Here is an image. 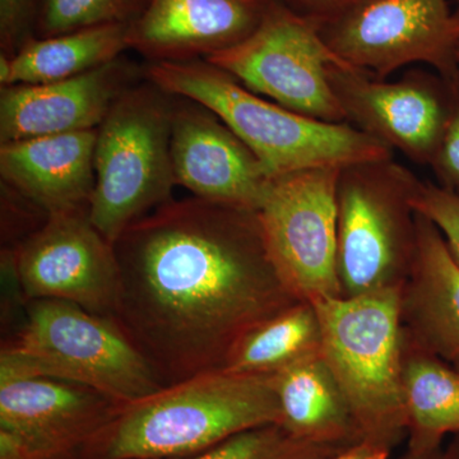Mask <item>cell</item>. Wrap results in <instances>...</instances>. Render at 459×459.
<instances>
[{
	"label": "cell",
	"mask_w": 459,
	"mask_h": 459,
	"mask_svg": "<svg viewBox=\"0 0 459 459\" xmlns=\"http://www.w3.org/2000/svg\"><path fill=\"white\" fill-rule=\"evenodd\" d=\"M340 170L333 166L272 178L256 211L272 261L300 300L342 298L337 272Z\"/></svg>",
	"instance_id": "10"
},
{
	"label": "cell",
	"mask_w": 459,
	"mask_h": 459,
	"mask_svg": "<svg viewBox=\"0 0 459 459\" xmlns=\"http://www.w3.org/2000/svg\"><path fill=\"white\" fill-rule=\"evenodd\" d=\"M401 382L407 418V448H439L446 435L459 434V371L413 342L404 331Z\"/></svg>",
	"instance_id": "20"
},
{
	"label": "cell",
	"mask_w": 459,
	"mask_h": 459,
	"mask_svg": "<svg viewBox=\"0 0 459 459\" xmlns=\"http://www.w3.org/2000/svg\"><path fill=\"white\" fill-rule=\"evenodd\" d=\"M446 459H459V434L453 435L451 442L444 448Z\"/></svg>",
	"instance_id": "32"
},
{
	"label": "cell",
	"mask_w": 459,
	"mask_h": 459,
	"mask_svg": "<svg viewBox=\"0 0 459 459\" xmlns=\"http://www.w3.org/2000/svg\"><path fill=\"white\" fill-rule=\"evenodd\" d=\"M455 9H453L455 11V17L459 20V0H455Z\"/></svg>",
	"instance_id": "33"
},
{
	"label": "cell",
	"mask_w": 459,
	"mask_h": 459,
	"mask_svg": "<svg viewBox=\"0 0 459 459\" xmlns=\"http://www.w3.org/2000/svg\"><path fill=\"white\" fill-rule=\"evenodd\" d=\"M170 151L177 184L193 197L258 211L272 178L212 110L174 96Z\"/></svg>",
	"instance_id": "13"
},
{
	"label": "cell",
	"mask_w": 459,
	"mask_h": 459,
	"mask_svg": "<svg viewBox=\"0 0 459 459\" xmlns=\"http://www.w3.org/2000/svg\"><path fill=\"white\" fill-rule=\"evenodd\" d=\"M131 25L115 23L30 39L9 57L4 86L56 82L87 74L124 56L129 49Z\"/></svg>",
	"instance_id": "21"
},
{
	"label": "cell",
	"mask_w": 459,
	"mask_h": 459,
	"mask_svg": "<svg viewBox=\"0 0 459 459\" xmlns=\"http://www.w3.org/2000/svg\"><path fill=\"white\" fill-rule=\"evenodd\" d=\"M457 57H458V63H459V48H458V51H457Z\"/></svg>",
	"instance_id": "34"
},
{
	"label": "cell",
	"mask_w": 459,
	"mask_h": 459,
	"mask_svg": "<svg viewBox=\"0 0 459 459\" xmlns=\"http://www.w3.org/2000/svg\"><path fill=\"white\" fill-rule=\"evenodd\" d=\"M150 0H41L32 38L45 39L90 27L132 25Z\"/></svg>",
	"instance_id": "23"
},
{
	"label": "cell",
	"mask_w": 459,
	"mask_h": 459,
	"mask_svg": "<svg viewBox=\"0 0 459 459\" xmlns=\"http://www.w3.org/2000/svg\"><path fill=\"white\" fill-rule=\"evenodd\" d=\"M319 32L342 62L380 80L412 63L444 80L459 69V20L448 0H361Z\"/></svg>",
	"instance_id": "9"
},
{
	"label": "cell",
	"mask_w": 459,
	"mask_h": 459,
	"mask_svg": "<svg viewBox=\"0 0 459 459\" xmlns=\"http://www.w3.org/2000/svg\"><path fill=\"white\" fill-rule=\"evenodd\" d=\"M17 336L3 344L0 380L47 377L89 386L117 403L164 388L146 356L114 319L68 301H27Z\"/></svg>",
	"instance_id": "4"
},
{
	"label": "cell",
	"mask_w": 459,
	"mask_h": 459,
	"mask_svg": "<svg viewBox=\"0 0 459 459\" xmlns=\"http://www.w3.org/2000/svg\"><path fill=\"white\" fill-rule=\"evenodd\" d=\"M416 212L427 217L442 232L459 264V195L439 184L416 178L411 195Z\"/></svg>",
	"instance_id": "25"
},
{
	"label": "cell",
	"mask_w": 459,
	"mask_h": 459,
	"mask_svg": "<svg viewBox=\"0 0 459 459\" xmlns=\"http://www.w3.org/2000/svg\"><path fill=\"white\" fill-rule=\"evenodd\" d=\"M418 247L401 289L404 333L459 371V264L430 220L416 212Z\"/></svg>",
	"instance_id": "18"
},
{
	"label": "cell",
	"mask_w": 459,
	"mask_h": 459,
	"mask_svg": "<svg viewBox=\"0 0 459 459\" xmlns=\"http://www.w3.org/2000/svg\"><path fill=\"white\" fill-rule=\"evenodd\" d=\"M41 0H0V48L12 57L30 39Z\"/></svg>",
	"instance_id": "27"
},
{
	"label": "cell",
	"mask_w": 459,
	"mask_h": 459,
	"mask_svg": "<svg viewBox=\"0 0 459 459\" xmlns=\"http://www.w3.org/2000/svg\"><path fill=\"white\" fill-rule=\"evenodd\" d=\"M204 60L294 113L346 123L327 74L329 65L344 62L323 41L316 23L281 0L247 40Z\"/></svg>",
	"instance_id": "8"
},
{
	"label": "cell",
	"mask_w": 459,
	"mask_h": 459,
	"mask_svg": "<svg viewBox=\"0 0 459 459\" xmlns=\"http://www.w3.org/2000/svg\"><path fill=\"white\" fill-rule=\"evenodd\" d=\"M341 453L343 452L305 442L281 425L271 424L234 435L207 451L166 459H325Z\"/></svg>",
	"instance_id": "24"
},
{
	"label": "cell",
	"mask_w": 459,
	"mask_h": 459,
	"mask_svg": "<svg viewBox=\"0 0 459 459\" xmlns=\"http://www.w3.org/2000/svg\"><path fill=\"white\" fill-rule=\"evenodd\" d=\"M5 261L26 301H68L113 319L119 303L120 268L114 246L89 212L51 214Z\"/></svg>",
	"instance_id": "11"
},
{
	"label": "cell",
	"mask_w": 459,
	"mask_h": 459,
	"mask_svg": "<svg viewBox=\"0 0 459 459\" xmlns=\"http://www.w3.org/2000/svg\"><path fill=\"white\" fill-rule=\"evenodd\" d=\"M172 107L174 95L144 77L115 102L96 129L89 216L111 244L172 201L178 186L170 151Z\"/></svg>",
	"instance_id": "6"
},
{
	"label": "cell",
	"mask_w": 459,
	"mask_h": 459,
	"mask_svg": "<svg viewBox=\"0 0 459 459\" xmlns=\"http://www.w3.org/2000/svg\"><path fill=\"white\" fill-rule=\"evenodd\" d=\"M416 178L394 157L341 168L337 272L342 298L402 289L406 282L418 247L411 204Z\"/></svg>",
	"instance_id": "7"
},
{
	"label": "cell",
	"mask_w": 459,
	"mask_h": 459,
	"mask_svg": "<svg viewBox=\"0 0 459 459\" xmlns=\"http://www.w3.org/2000/svg\"><path fill=\"white\" fill-rule=\"evenodd\" d=\"M144 75L166 92L197 101L219 115L270 178L394 157L391 148L351 124L294 113L246 89L204 59L147 63Z\"/></svg>",
	"instance_id": "3"
},
{
	"label": "cell",
	"mask_w": 459,
	"mask_h": 459,
	"mask_svg": "<svg viewBox=\"0 0 459 459\" xmlns=\"http://www.w3.org/2000/svg\"><path fill=\"white\" fill-rule=\"evenodd\" d=\"M322 356L342 389L362 442L394 451L407 437L401 382V289L313 301Z\"/></svg>",
	"instance_id": "5"
},
{
	"label": "cell",
	"mask_w": 459,
	"mask_h": 459,
	"mask_svg": "<svg viewBox=\"0 0 459 459\" xmlns=\"http://www.w3.org/2000/svg\"><path fill=\"white\" fill-rule=\"evenodd\" d=\"M96 131L0 144L3 186L45 216L90 212L95 190Z\"/></svg>",
	"instance_id": "17"
},
{
	"label": "cell",
	"mask_w": 459,
	"mask_h": 459,
	"mask_svg": "<svg viewBox=\"0 0 459 459\" xmlns=\"http://www.w3.org/2000/svg\"><path fill=\"white\" fill-rule=\"evenodd\" d=\"M0 459H80V455L42 448L0 429Z\"/></svg>",
	"instance_id": "28"
},
{
	"label": "cell",
	"mask_w": 459,
	"mask_h": 459,
	"mask_svg": "<svg viewBox=\"0 0 459 459\" xmlns=\"http://www.w3.org/2000/svg\"><path fill=\"white\" fill-rule=\"evenodd\" d=\"M398 459H446V455L444 446L429 449V451H413V449L407 448L406 452Z\"/></svg>",
	"instance_id": "31"
},
{
	"label": "cell",
	"mask_w": 459,
	"mask_h": 459,
	"mask_svg": "<svg viewBox=\"0 0 459 459\" xmlns=\"http://www.w3.org/2000/svg\"><path fill=\"white\" fill-rule=\"evenodd\" d=\"M274 0H150L129 30L148 63L205 59L247 40Z\"/></svg>",
	"instance_id": "15"
},
{
	"label": "cell",
	"mask_w": 459,
	"mask_h": 459,
	"mask_svg": "<svg viewBox=\"0 0 459 459\" xmlns=\"http://www.w3.org/2000/svg\"><path fill=\"white\" fill-rule=\"evenodd\" d=\"M327 74L346 123L430 166L451 110V87L442 75L415 69L386 82L346 63H332Z\"/></svg>",
	"instance_id": "12"
},
{
	"label": "cell",
	"mask_w": 459,
	"mask_h": 459,
	"mask_svg": "<svg viewBox=\"0 0 459 459\" xmlns=\"http://www.w3.org/2000/svg\"><path fill=\"white\" fill-rule=\"evenodd\" d=\"M295 13L320 26L361 0H281Z\"/></svg>",
	"instance_id": "29"
},
{
	"label": "cell",
	"mask_w": 459,
	"mask_h": 459,
	"mask_svg": "<svg viewBox=\"0 0 459 459\" xmlns=\"http://www.w3.org/2000/svg\"><path fill=\"white\" fill-rule=\"evenodd\" d=\"M113 246L122 280L113 319L165 385L223 369L249 329L301 301L247 208L172 199Z\"/></svg>",
	"instance_id": "1"
},
{
	"label": "cell",
	"mask_w": 459,
	"mask_h": 459,
	"mask_svg": "<svg viewBox=\"0 0 459 459\" xmlns=\"http://www.w3.org/2000/svg\"><path fill=\"white\" fill-rule=\"evenodd\" d=\"M120 404L89 386L53 377L0 380V429L51 451L80 455Z\"/></svg>",
	"instance_id": "16"
},
{
	"label": "cell",
	"mask_w": 459,
	"mask_h": 459,
	"mask_svg": "<svg viewBox=\"0 0 459 459\" xmlns=\"http://www.w3.org/2000/svg\"><path fill=\"white\" fill-rule=\"evenodd\" d=\"M320 353L318 312L312 301L301 300L249 329L232 347L223 370L273 376Z\"/></svg>",
	"instance_id": "22"
},
{
	"label": "cell",
	"mask_w": 459,
	"mask_h": 459,
	"mask_svg": "<svg viewBox=\"0 0 459 459\" xmlns=\"http://www.w3.org/2000/svg\"><path fill=\"white\" fill-rule=\"evenodd\" d=\"M280 402V425L290 434L346 452L362 442L351 407L320 355L272 376Z\"/></svg>",
	"instance_id": "19"
},
{
	"label": "cell",
	"mask_w": 459,
	"mask_h": 459,
	"mask_svg": "<svg viewBox=\"0 0 459 459\" xmlns=\"http://www.w3.org/2000/svg\"><path fill=\"white\" fill-rule=\"evenodd\" d=\"M280 421L272 376L205 371L120 404L80 459L186 457Z\"/></svg>",
	"instance_id": "2"
},
{
	"label": "cell",
	"mask_w": 459,
	"mask_h": 459,
	"mask_svg": "<svg viewBox=\"0 0 459 459\" xmlns=\"http://www.w3.org/2000/svg\"><path fill=\"white\" fill-rule=\"evenodd\" d=\"M392 451L385 446H374L370 443H361L355 448L334 455V457L325 459H388Z\"/></svg>",
	"instance_id": "30"
},
{
	"label": "cell",
	"mask_w": 459,
	"mask_h": 459,
	"mask_svg": "<svg viewBox=\"0 0 459 459\" xmlns=\"http://www.w3.org/2000/svg\"><path fill=\"white\" fill-rule=\"evenodd\" d=\"M446 82L451 87V110L430 168L437 184L459 195V69Z\"/></svg>",
	"instance_id": "26"
},
{
	"label": "cell",
	"mask_w": 459,
	"mask_h": 459,
	"mask_svg": "<svg viewBox=\"0 0 459 459\" xmlns=\"http://www.w3.org/2000/svg\"><path fill=\"white\" fill-rule=\"evenodd\" d=\"M144 77V66L122 56L56 82L2 87L0 144L96 131L115 102Z\"/></svg>",
	"instance_id": "14"
}]
</instances>
